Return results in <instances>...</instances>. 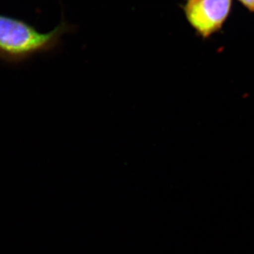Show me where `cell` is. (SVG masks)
<instances>
[{"instance_id": "1", "label": "cell", "mask_w": 254, "mask_h": 254, "mask_svg": "<svg viewBox=\"0 0 254 254\" xmlns=\"http://www.w3.org/2000/svg\"><path fill=\"white\" fill-rule=\"evenodd\" d=\"M68 30V25L62 22L51 32L42 33L24 20L0 14V62L20 65L37 55L53 52Z\"/></svg>"}, {"instance_id": "2", "label": "cell", "mask_w": 254, "mask_h": 254, "mask_svg": "<svg viewBox=\"0 0 254 254\" xmlns=\"http://www.w3.org/2000/svg\"><path fill=\"white\" fill-rule=\"evenodd\" d=\"M230 5L231 0H189L184 11L198 34L207 38L221 27Z\"/></svg>"}, {"instance_id": "3", "label": "cell", "mask_w": 254, "mask_h": 254, "mask_svg": "<svg viewBox=\"0 0 254 254\" xmlns=\"http://www.w3.org/2000/svg\"><path fill=\"white\" fill-rule=\"evenodd\" d=\"M240 1H241L248 8H250V9L254 11V0H240Z\"/></svg>"}]
</instances>
